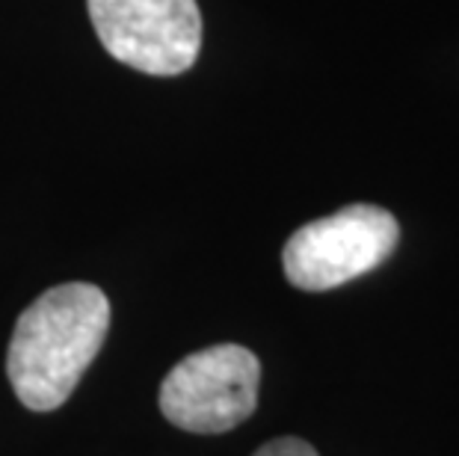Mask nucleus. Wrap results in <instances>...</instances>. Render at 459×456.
<instances>
[{"instance_id":"nucleus-1","label":"nucleus","mask_w":459,"mask_h":456,"mask_svg":"<svg viewBox=\"0 0 459 456\" xmlns=\"http://www.w3.org/2000/svg\"><path fill=\"white\" fill-rule=\"evenodd\" d=\"M110 329V299L86 281H65L30 303L15 323L6 374L33 412L63 406L99 356Z\"/></svg>"},{"instance_id":"nucleus-2","label":"nucleus","mask_w":459,"mask_h":456,"mask_svg":"<svg viewBox=\"0 0 459 456\" xmlns=\"http://www.w3.org/2000/svg\"><path fill=\"white\" fill-rule=\"evenodd\" d=\"M397 240L400 226L385 208L350 205L294 231L281 267L299 290H332L377 270Z\"/></svg>"},{"instance_id":"nucleus-3","label":"nucleus","mask_w":459,"mask_h":456,"mask_svg":"<svg viewBox=\"0 0 459 456\" xmlns=\"http://www.w3.org/2000/svg\"><path fill=\"white\" fill-rule=\"evenodd\" d=\"M258 356L240 344H213L184 356L160 383L163 418L187 433H226L255 412Z\"/></svg>"},{"instance_id":"nucleus-4","label":"nucleus","mask_w":459,"mask_h":456,"mask_svg":"<svg viewBox=\"0 0 459 456\" xmlns=\"http://www.w3.org/2000/svg\"><path fill=\"white\" fill-rule=\"evenodd\" d=\"M104 51L154 77L187 72L202 47L196 0H86Z\"/></svg>"},{"instance_id":"nucleus-5","label":"nucleus","mask_w":459,"mask_h":456,"mask_svg":"<svg viewBox=\"0 0 459 456\" xmlns=\"http://www.w3.org/2000/svg\"><path fill=\"white\" fill-rule=\"evenodd\" d=\"M252 456H317V451L308 442L297 439V435H281V439L261 444Z\"/></svg>"}]
</instances>
